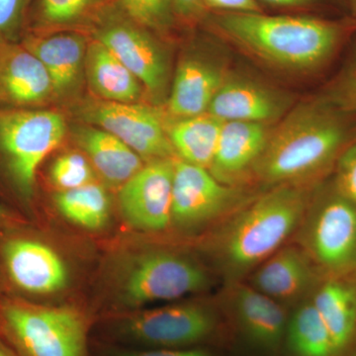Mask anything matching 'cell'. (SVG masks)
Here are the masks:
<instances>
[{
	"instance_id": "6",
	"label": "cell",
	"mask_w": 356,
	"mask_h": 356,
	"mask_svg": "<svg viewBox=\"0 0 356 356\" xmlns=\"http://www.w3.org/2000/svg\"><path fill=\"white\" fill-rule=\"evenodd\" d=\"M209 283L205 270L188 257L168 250H149L136 255L121 274L120 300L137 307L181 298L200 291Z\"/></svg>"
},
{
	"instance_id": "35",
	"label": "cell",
	"mask_w": 356,
	"mask_h": 356,
	"mask_svg": "<svg viewBox=\"0 0 356 356\" xmlns=\"http://www.w3.org/2000/svg\"><path fill=\"white\" fill-rule=\"evenodd\" d=\"M123 356H209L202 350H151L126 353Z\"/></svg>"
},
{
	"instance_id": "38",
	"label": "cell",
	"mask_w": 356,
	"mask_h": 356,
	"mask_svg": "<svg viewBox=\"0 0 356 356\" xmlns=\"http://www.w3.org/2000/svg\"><path fill=\"white\" fill-rule=\"evenodd\" d=\"M1 215H2V211H1V209H0V216H1Z\"/></svg>"
},
{
	"instance_id": "1",
	"label": "cell",
	"mask_w": 356,
	"mask_h": 356,
	"mask_svg": "<svg viewBox=\"0 0 356 356\" xmlns=\"http://www.w3.org/2000/svg\"><path fill=\"white\" fill-rule=\"evenodd\" d=\"M348 140V125L337 109L304 106L269 136L255 172L269 184L317 177L336 165Z\"/></svg>"
},
{
	"instance_id": "20",
	"label": "cell",
	"mask_w": 356,
	"mask_h": 356,
	"mask_svg": "<svg viewBox=\"0 0 356 356\" xmlns=\"http://www.w3.org/2000/svg\"><path fill=\"white\" fill-rule=\"evenodd\" d=\"M224 81L222 72L214 65L200 58H185L175 72L168 112L177 119L206 113Z\"/></svg>"
},
{
	"instance_id": "25",
	"label": "cell",
	"mask_w": 356,
	"mask_h": 356,
	"mask_svg": "<svg viewBox=\"0 0 356 356\" xmlns=\"http://www.w3.org/2000/svg\"><path fill=\"white\" fill-rule=\"evenodd\" d=\"M55 203L65 219L81 228L95 231L108 222L111 207L108 193L95 182L58 192Z\"/></svg>"
},
{
	"instance_id": "29",
	"label": "cell",
	"mask_w": 356,
	"mask_h": 356,
	"mask_svg": "<svg viewBox=\"0 0 356 356\" xmlns=\"http://www.w3.org/2000/svg\"><path fill=\"white\" fill-rule=\"evenodd\" d=\"M50 178L51 184L60 191H70L93 182V170L83 154L67 153L54 161Z\"/></svg>"
},
{
	"instance_id": "2",
	"label": "cell",
	"mask_w": 356,
	"mask_h": 356,
	"mask_svg": "<svg viewBox=\"0 0 356 356\" xmlns=\"http://www.w3.org/2000/svg\"><path fill=\"white\" fill-rule=\"evenodd\" d=\"M227 36L255 56L289 69L310 70L332 57L341 41L337 24L311 17L228 13L217 18Z\"/></svg>"
},
{
	"instance_id": "13",
	"label": "cell",
	"mask_w": 356,
	"mask_h": 356,
	"mask_svg": "<svg viewBox=\"0 0 356 356\" xmlns=\"http://www.w3.org/2000/svg\"><path fill=\"white\" fill-rule=\"evenodd\" d=\"M214 316L205 307L182 304L139 312L126 323L131 336L161 346L196 343L212 332Z\"/></svg>"
},
{
	"instance_id": "7",
	"label": "cell",
	"mask_w": 356,
	"mask_h": 356,
	"mask_svg": "<svg viewBox=\"0 0 356 356\" xmlns=\"http://www.w3.org/2000/svg\"><path fill=\"white\" fill-rule=\"evenodd\" d=\"M93 38L107 47L139 79L147 92L161 98L168 86V58L149 30L134 22L112 2L100 7L91 21Z\"/></svg>"
},
{
	"instance_id": "8",
	"label": "cell",
	"mask_w": 356,
	"mask_h": 356,
	"mask_svg": "<svg viewBox=\"0 0 356 356\" xmlns=\"http://www.w3.org/2000/svg\"><path fill=\"white\" fill-rule=\"evenodd\" d=\"M3 318L28 356H83L86 327L76 312L11 305L4 309Z\"/></svg>"
},
{
	"instance_id": "23",
	"label": "cell",
	"mask_w": 356,
	"mask_h": 356,
	"mask_svg": "<svg viewBox=\"0 0 356 356\" xmlns=\"http://www.w3.org/2000/svg\"><path fill=\"white\" fill-rule=\"evenodd\" d=\"M234 306L248 336L259 346H277L286 332V316L276 300L254 287L240 286L234 295Z\"/></svg>"
},
{
	"instance_id": "30",
	"label": "cell",
	"mask_w": 356,
	"mask_h": 356,
	"mask_svg": "<svg viewBox=\"0 0 356 356\" xmlns=\"http://www.w3.org/2000/svg\"><path fill=\"white\" fill-rule=\"evenodd\" d=\"M31 0H0V40L16 41L27 20Z\"/></svg>"
},
{
	"instance_id": "9",
	"label": "cell",
	"mask_w": 356,
	"mask_h": 356,
	"mask_svg": "<svg viewBox=\"0 0 356 356\" xmlns=\"http://www.w3.org/2000/svg\"><path fill=\"white\" fill-rule=\"evenodd\" d=\"M90 125L104 129L125 143L142 158L173 159L166 126L156 109L136 103L90 102L81 108Z\"/></svg>"
},
{
	"instance_id": "37",
	"label": "cell",
	"mask_w": 356,
	"mask_h": 356,
	"mask_svg": "<svg viewBox=\"0 0 356 356\" xmlns=\"http://www.w3.org/2000/svg\"><path fill=\"white\" fill-rule=\"evenodd\" d=\"M0 356H13V355H11L10 353H8V351H7L6 350V348H4L3 346H2L1 344H0Z\"/></svg>"
},
{
	"instance_id": "19",
	"label": "cell",
	"mask_w": 356,
	"mask_h": 356,
	"mask_svg": "<svg viewBox=\"0 0 356 356\" xmlns=\"http://www.w3.org/2000/svg\"><path fill=\"white\" fill-rule=\"evenodd\" d=\"M320 277L305 252L286 248L262 262L254 274V287L276 301H289L316 285Z\"/></svg>"
},
{
	"instance_id": "28",
	"label": "cell",
	"mask_w": 356,
	"mask_h": 356,
	"mask_svg": "<svg viewBox=\"0 0 356 356\" xmlns=\"http://www.w3.org/2000/svg\"><path fill=\"white\" fill-rule=\"evenodd\" d=\"M130 19L147 30L163 31L172 24V0H108Z\"/></svg>"
},
{
	"instance_id": "27",
	"label": "cell",
	"mask_w": 356,
	"mask_h": 356,
	"mask_svg": "<svg viewBox=\"0 0 356 356\" xmlns=\"http://www.w3.org/2000/svg\"><path fill=\"white\" fill-rule=\"evenodd\" d=\"M108 0H35L30 13L32 34H46L92 21ZM29 16V15H28Z\"/></svg>"
},
{
	"instance_id": "22",
	"label": "cell",
	"mask_w": 356,
	"mask_h": 356,
	"mask_svg": "<svg viewBox=\"0 0 356 356\" xmlns=\"http://www.w3.org/2000/svg\"><path fill=\"white\" fill-rule=\"evenodd\" d=\"M84 72L91 90L105 102L136 103L142 95V83L102 42L88 44Z\"/></svg>"
},
{
	"instance_id": "4",
	"label": "cell",
	"mask_w": 356,
	"mask_h": 356,
	"mask_svg": "<svg viewBox=\"0 0 356 356\" xmlns=\"http://www.w3.org/2000/svg\"><path fill=\"white\" fill-rule=\"evenodd\" d=\"M62 114L43 109H0V154L16 188L31 197L37 170L67 134Z\"/></svg>"
},
{
	"instance_id": "34",
	"label": "cell",
	"mask_w": 356,
	"mask_h": 356,
	"mask_svg": "<svg viewBox=\"0 0 356 356\" xmlns=\"http://www.w3.org/2000/svg\"><path fill=\"white\" fill-rule=\"evenodd\" d=\"M175 11L185 18H191L200 13L202 7L201 0H172Z\"/></svg>"
},
{
	"instance_id": "3",
	"label": "cell",
	"mask_w": 356,
	"mask_h": 356,
	"mask_svg": "<svg viewBox=\"0 0 356 356\" xmlns=\"http://www.w3.org/2000/svg\"><path fill=\"white\" fill-rule=\"evenodd\" d=\"M307 205L305 192L283 184L248 206L221 236L225 266L238 273L266 261L298 227Z\"/></svg>"
},
{
	"instance_id": "24",
	"label": "cell",
	"mask_w": 356,
	"mask_h": 356,
	"mask_svg": "<svg viewBox=\"0 0 356 356\" xmlns=\"http://www.w3.org/2000/svg\"><path fill=\"white\" fill-rule=\"evenodd\" d=\"M222 123L206 112L198 116L177 119L166 127V133L180 159L209 170Z\"/></svg>"
},
{
	"instance_id": "21",
	"label": "cell",
	"mask_w": 356,
	"mask_h": 356,
	"mask_svg": "<svg viewBox=\"0 0 356 356\" xmlns=\"http://www.w3.org/2000/svg\"><path fill=\"white\" fill-rule=\"evenodd\" d=\"M74 139L109 184L122 186L144 166L142 156L113 134L97 126H79Z\"/></svg>"
},
{
	"instance_id": "16",
	"label": "cell",
	"mask_w": 356,
	"mask_h": 356,
	"mask_svg": "<svg viewBox=\"0 0 356 356\" xmlns=\"http://www.w3.org/2000/svg\"><path fill=\"white\" fill-rule=\"evenodd\" d=\"M311 302L339 356H356V273L321 276Z\"/></svg>"
},
{
	"instance_id": "31",
	"label": "cell",
	"mask_w": 356,
	"mask_h": 356,
	"mask_svg": "<svg viewBox=\"0 0 356 356\" xmlns=\"http://www.w3.org/2000/svg\"><path fill=\"white\" fill-rule=\"evenodd\" d=\"M334 168L336 177L332 186L343 197L356 204V143H351L344 149Z\"/></svg>"
},
{
	"instance_id": "33",
	"label": "cell",
	"mask_w": 356,
	"mask_h": 356,
	"mask_svg": "<svg viewBox=\"0 0 356 356\" xmlns=\"http://www.w3.org/2000/svg\"><path fill=\"white\" fill-rule=\"evenodd\" d=\"M202 4L212 8L229 11V13H261L257 0H201Z\"/></svg>"
},
{
	"instance_id": "12",
	"label": "cell",
	"mask_w": 356,
	"mask_h": 356,
	"mask_svg": "<svg viewBox=\"0 0 356 356\" xmlns=\"http://www.w3.org/2000/svg\"><path fill=\"white\" fill-rule=\"evenodd\" d=\"M55 97L46 67L22 43L0 40V109L43 106Z\"/></svg>"
},
{
	"instance_id": "11",
	"label": "cell",
	"mask_w": 356,
	"mask_h": 356,
	"mask_svg": "<svg viewBox=\"0 0 356 356\" xmlns=\"http://www.w3.org/2000/svg\"><path fill=\"white\" fill-rule=\"evenodd\" d=\"M173 168V159H154L122 185L121 212L134 228L161 232L172 224Z\"/></svg>"
},
{
	"instance_id": "5",
	"label": "cell",
	"mask_w": 356,
	"mask_h": 356,
	"mask_svg": "<svg viewBox=\"0 0 356 356\" xmlns=\"http://www.w3.org/2000/svg\"><path fill=\"white\" fill-rule=\"evenodd\" d=\"M303 238L306 254L321 276L356 273V204L334 186L312 209Z\"/></svg>"
},
{
	"instance_id": "14",
	"label": "cell",
	"mask_w": 356,
	"mask_h": 356,
	"mask_svg": "<svg viewBox=\"0 0 356 356\" xmlns=\"http://www.w3.org/2000/svg\"><path fill=\"white\" fill-rule=\"evenodd\" d=\"M4 261L13 282L33 294H51L69 282L67 264L54 248L29 238H14L4 245Z\"/></svg>"
},
{
	"instance_id": "32",
	"label": "cell",
	"mask_w": 356,
	"mask_h": 356,
	"mask_svg": "<svg viewBox=\"0 0 356 356\" xmlns=\"http://www.w3.org/2000/svg\"><path fill=\"white\" fill-rule=\"evenodd\" d=\"M334 102L341 110L356 111V67L337 86Z\"/></svg>"
},
{
	"instance_id": "26",
	"label": "cell",
	"mask_w": 356,
	"mask_h": 356,
	"mask_svg": "<svg viewBox=\"0 0 356 356\" xmlns=\"http://www.w3.org/2000/svg\"><path fill=\"white\" fill-rule=\"evenodd\" d=\"M288 344L296 356H339L329 330L311 300L287 323Z\"/></svg>"
},
{
	"instance_id": "36",
	"label": "cell",
	"mask_w": 356,
	"mask_h": 356,
	"mask_svg": "<svg viewBox=\"0 0 356 356\" xmlns=\"http://www.w3.org/2000/svg\"><path fill=\"white\" fill-rule=\"evenodd\" d=\"M278 6H300L310 3L313 0H262Z\"/></svg>"
},
{
	"instance_id": "15",
	"label": "cell",
	"mask_w": 356,
	"mask_h": 356,
	"mask_svg": "<svg viewBox=\"0 0 356 356\" xmlns=\"http://www.w3.org/2000/svg\"><path fill=\"white\" fill-rule=\"evenodd\" d=\"M21 43L46 67L55 97H69L76 92L83 77L88 44L83 34L76 31L28 33Z\"/></svg>"
},
{
	"instance_id": "18",
	"label": "cell",
	"mask_w": 356,
	"mask_h": 356,
	"mask_svg": "<svg viewBox=\"0 0 356 356\" xmlns=\"http://www.w3.org/2000/svg\"><path fill=\"white\" fill-rule=\"evenodd\" d=\"M268 138L266 124L224 122L210 172L220 181L229 184L255 165Z\"/></svg>"
},
{
	"instance_id": "17",
	"label": "cell",
	"mask_w": 356,
	"mask_h": 356,
	"mask_svg": "<svg viewBox=\"0 0 356 356\" xmlns=\"http://www.w3.org/2000/svg\"><path fill=\"white\" fill-rule=\"evenodd\" d=\"M286 102L271 89L243 79H225L207 113L222 122L266 124L280 117Z\"/></svg>"
},
{
	"instance_id": "10",
	"label": "cell",
	"mask_w": 356,
	"mask_h": 356,
	"mask_svg": "<svg viewBox=\"0 0 356 356\" xmlns=\"http://www.w3.org/2000/svg\"><path fill=\"white\" fill-rule=\"evenodd\" d=\"M238 192L208 168L175 159L172 224L194 228L219 217L238 200Z\"/></svg>"
}]
</instances>
